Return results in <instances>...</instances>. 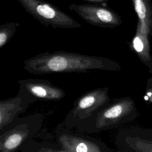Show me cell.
<instances>
[{
    "instance_id": "obj_6",
    "label": "cell",
    "mask_w": 152,
    "mask_h": 152,
    "mask_svg": "<svg viewBox=\"0 0 152 152\" xmlns=\"http://www.w3.org/2000/svg\"><path fill=\"white\" fill-rule=\"evenodd\" d=\"M56 143L61 152H110L112 150L101 140L73 132L64 123L55 129Z\"/></svg>"
},
{
    "instance_id": "obj_5",
    "label": "cell",
    "mask_w": 152,
    "mask_h": 152,
    "mask_svg": "<svg viewBox=\"0 0 152 152\" xmlns=\"http://www.w3.org/2000/svg\"><path fill=\"white\" fill-rule=\"evenodd\" d=\"M26 12L48 27L77 28L81 25L58 7L42 0H17Z\"/></svg>"
},
{
    "instance_id": "obj_8",
    "label": "cell",
    "mask_w": 152,
    "mask_h": 152,
    "mask_svg": "<svg viewBox=\"0 0 152 152\" xmlns=\"http://www.w3.org/2000/svg\"><path fill=\"white\" fill-rule=\"evenodd\" d=\"M18 93L26 97L30 103L37 100L56 101L66 95L64 90L53 85L46 79L27 78L20 80Z\"/></svg>"
},
{
    "instance_id": "obj_2",
    "label": "cell",
    "mask_w": 152,
    "mask_h": 152,
    "mask_svg": "<svg viewBox=\"0 0 152 152\" xmlns=\"http://www.w3.org/2000/svg\"><path fill=\"white\" fill-rule=\"evenodd\" d=\"M131 112L132 103L128 99L111 100L97 113L75 129L78 132L89 134L110 130L126 121Z\"/></svg>"
},
{
    "instance_id": "obj_3",
    "label": "cell",
    "mask_w": 152,
    "mask_h": 152,
    "mask_svg": "<svg viewBox=\"0 0 152 152\" xmlns=\"http://www.w3.org/2000/svg\"><path fill=\"white\" fill-rule=\"evenodd\" d=\"M42 115L36 113L24 118H17L0 130V151L14 152L39 132L43 123Z\"/></svg>"
},
{
    "instance_id": "obj_13",
    "label": "cell",
    "mask_w": 152,
    "mask_h": 152,
    "mask_svg": "<svg viewBox=\"0 0 152 152\" xmlns=\"http://www.w3.org/2000/svg\"><path fill=\"white\" fill-rule=\"evenodd\" d=\"M132 46L134 50L137 52H141L144 49L143 42L139 36H136L132 41Z\"/></svg>"
},
{
    "instance_id": "obj_10",
    "label": "cell",
    "mask_w": 152,
    "mask_h": 152,
    "mask_svg": "<svg viewBox=\"0 0 152 152\" xmlns=\"http://www.w3.org/2000/svg\"><path fill=\"white\" fill-rule=\"evenodd\" d=\"M134 10L139 19V27L145 30L147 24H152V3L151 0H132Z\"/></svg>"
},
{
    "instance_id": "obj_11",
    "label": "cell",
    "mask_w": 152,
    "mask_h": 152,
    "mask_svg": "<svg viewBox=\"0 0 152 152\" xmlns=\"http://www.w3.org/2000/svg\"><path fill=\"white\" fill-rule=\"evenodd\" d=\"M21 151H43V152H61L58 144L50 142H36L31 140L26 142L20 148Z\"/></svg>"
},
{
    "instance_id": "obj_14",
    "label": "cell",
    "mask_w": 152,
    "mask_h": 152,
    "mask_svg": "<svg viewBox=\"0 0 152 152\" xmlns=\"http://www.w3.org/2000/svg\"><path fill=\"white\" fill-rule=\"evenodd\" d=\"M83 1L88 3H91L93 4H97V5L106 6L109 0H83Z\"/></svg>"
},
{
    "instance_id": "obj_15",
    "label": "cell",
    "mask_w": 152,
    "mask_h": 152,
    "mask_svg": "<svg viewBox=\"0 0 152 152\" xmlns=\"http://www.w3.org/2000/svg\"><path fill=\"white\" fill-rule=\"evenodd\" d=\"M147 94H148V96H150L151 95V93H147Z\"/></svg>"
},
{
    "instance_id": "obj_9",
    "label": "cell",
    "mask_w": 152,
    "mask_h": 152,
    "mask_svg": "<svg viewBox=\"0 0 152 152\" xmlns=\"http://www.w3.org/2000/svg\"><path fill=\"white\" fill-rule=\"evenodd\" d=\"M30 102L24 96L18 93L14 97L0 100V130L11 124L24 113Z\"/></svg>"
},
{
    "instance_id": "obj_1",
    "label": "cell",
    "mask_w": 152,
    "mask_h": 152,
    "mask_svg": "<svg viewBox=\"0 0 152 152\" xmlns=\"http://www.w3.org/2000/svg\"><path fill=\"white\" fill-rule=\"evenodd\" d=\"M24 68L36 75L63 72H87L92 70L119 71L115 61L102 56L64 50L42 53L24 61Z\"/></svg>"
},
{
    "instance_id": "obj_4",
    "label": "cell",
    "mask_w": 152,
    "mask_h": 152,
    "mask_svg": "<svg viewBox=\"0 0 152 152\" xmlns=\"http://www.w3.org/2000/svg\"><path fill=\"white\" fill-rule=\"evenodd\" d=\"M107 87L90 90L74 102L72 107L66 115L64 123L69 128H75L97 113L110 103Z\"/></svg>"
},
{
    "instance_id": "obj_16",
    "label": "cell",
    "mask_w": 152,
    "mask_h": 152,
    "mask_svg": "<svg viewBox=\"0 0 152 152\" xmlns=\"http://www.w3.org/2000/svg\"><path fill=\"white\" fill-rule=\"evenodd\" d=\"M144 99H145V100H147V99H148V97H147V96H145V97H144Z\"/></svg>"
},
{
    "instance_id": "obj_12",
    "label": "cell",
    "mask_w": 152,
    "mask_h": 152,
    "mask_svg": "<svg viewBox=\"0 0 152 152\" xmlns=\"http://www.w3.org/2000/svg\"><path fill=\"white\" fill-rule=\"evenodd\" d=\"M20 24L18 22H9L0 26V48H2L13 37Z\"/></svg>"
},
{
    "instance_id": "obj_7",
    "label": "cell",
    "mask_w": 152,
    "mask_h": 152,
    "mask_svg": "<svg viewBox=\"0 0 152 152\" xmlns=\"http://www.w3.org/2000/svg\"><path fill=\"white\" fill-rule=\"evenodd\" d=\"M68 8L87 23L94 26L112 28L122 23L120 15L106 6L93 4H71Z\"/></svg>"
}]
</instances>
